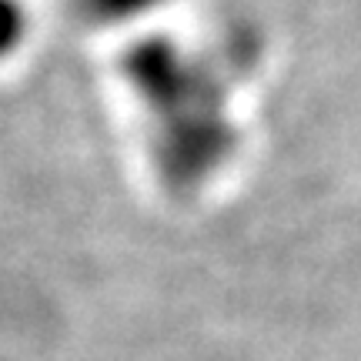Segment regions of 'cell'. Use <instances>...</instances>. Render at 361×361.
<instances>
[{
    "instance_id": "2",
    "label": "cell",
    "mask_w": 361,
    "mask_h": 361,
    "mask_svg": "<svg viewBox=\"0 0 361 361\" xmlns=\"http://www.w3.org/2000/svg\"><path fill=\"white\" fill-rule=\"evenodd\" d=\"M168 0H78V11L90 24H128L161 11Z\"/></svg>"
},
{
    "instance_id": "3",
    "label": "cell",
    "mask_w": 361,
    "mask_h": 361,
    "mask_svg": "<svg viewBox=\"0 0 361 361\" xmlns=\"http://www.w3.org/2000/svg\"><path fill=\"white\" fill-rule=\"evenodd\" d=\"M27 34V17L20 0H0V61L11 57Z\"/></svg>"
},
{
    "instance_id": "1",
    "label": "cell",
    "mask_w": 361,
    "mask_h": 361,
    "mask_svg": "<svg viewBox=\"0 0 361 361\" xmlns=\"http://www.w3.org/2000/svg\"><path fill=\"white\" fill-rule=\"evenodd\" d=\"M121 71L151 114V154L171 191H197L231 164L241 130L204 57L171 37H141L124 51Z\"/></svg>"
}]
</instances>
